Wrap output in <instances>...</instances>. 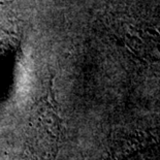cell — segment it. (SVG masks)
I'll return each instance as SVG.
<instances>
[{"mask_svg": "<svg viewBox=\"0 0 160 160\" xmlns=\"http://www.w3.org/2000/svg\"><path fill=\"white\" fill-rule=\"evenodd\" d=\"M62 137L63 120L58 112L52 79L46 95L37 101L30 114L27 147L35 160H56Z\"/></svg>", "mask_w": 160, "mask_h": 160, "instance_id": "cell-1", "label": "cell"}]
</instances>
